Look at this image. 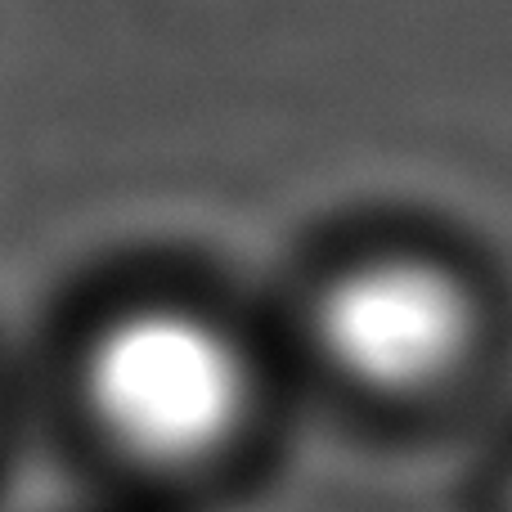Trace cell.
I'll list each match as a JSON object with an SVG mask.
<instances>
[{"instance_id":"6da1fadb","label":"cell","mask_w":512,"mask_h":512,"mask_svg":"<svg viewBox=\"0 0 512 512\" xmlns=\"http://www.w3.org/2000/svg\"><path fill=\"white\" fill-rule=\"evenodd\" d=\"M90 409L126 454L198 463L243 423L248 360L221 324L176 306L131 310L99 333L86 369Z\"/></svg>"},{"instance_id":"7a4b0ae2","label":"cell","mask_w":512,"mask_h":512,"mask_svg":"<svg viewBox=\"0 0 512 512\" xmlns=\"http://www.w3.org/2000/svg\"><path fill=\"white\" fill-rule=\"evenodd\" d=\"M324 355L351 382L409 396L445 382L477 342V306L432 261H373L342 274L319 301Z\"/></svg>"}]
</instances>
